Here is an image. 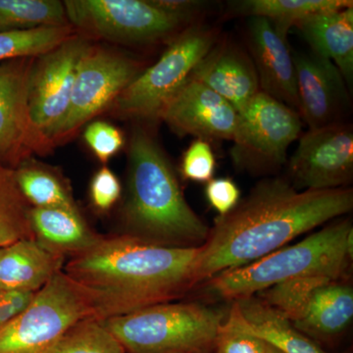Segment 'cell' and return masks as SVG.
<instances>
[{"instance_id":"obj_1","label":"cell","mask_w":353,"mask_h":353,"mask_svg":"<svg viewBox=\"0 0 353 353\" xmlns=\"http://www.w3.org/2000/svg\"><path fill=\"white\" fill-rule=\"evenodd\" d=\"M353 190H299L287 178L268 176L228 214L218 216L199 248L194 282L256 261L290 241L352 212Z\"/></svg>"},{"instance_id":"obj_2","label":"cell","mask_w":353,"mask_h":353,"mask_svg":"<svg viewBox=\"0 0 353 353\" xmlns=\"http://www.w3.org/2000/svg\"><path fill=\"white\" fill-rule=\"evenodd\" d=\"M199 248L157 245L122 234L102 236L69 259L64 273L92 292L97 319L105 320L185 296L196 285Z\"/></svg>"},{"instance_id":"obj_3","label":"cell","mask_w":353,"mask_h":353,"mask_svg":"<svg viewBox=\"0 0 353 353\" xmlns=\"http://www.w3.org/2000/svg\"><path fill=\"white\" fill-rule=\"evenodd\" d=\"M120 223L122 234L168 248H201L210 230L188 203L163 148L141 125L130 138Z\"/></svg>"},{"instance_id":"obj_4","label":"cell","mask_w":353,"mask_h":353,"mask_svg":"<svg viewBox=\"0 0 353 353\" xmlns=\"http://www.w3.org/2000/svg\"><path fill=\"white\" fill-rule=\"evenodd\" d=\"M352 238L348 218L334 220L296 245L218 274L203 287L212 296L236 301L294 279L326 276L339 281L352 257Z\"/></svg>"},{"instance_id":"obj_5","label":"cell","mask_w":353,"mask_h":353,"mask_svg":"<svg viewBox=\"0 0 353 353\" xmlns=\"http://www.w3.org/2000/svg\"><path fill=\"white\" fill-rule=\"evenodd\" d=\"M226 314L204 304L168 303L101 321L127 353H213Z\"/></svg>"},{"instance_id":"obj_6","label":"cell","mask_w":353,"mask_h":353,"mask_svg":"<svg viewBox=\"0 0 353 353\" xmlns=\"http://www.w3.org/2000/svg\"><path fill=\"white\" fill-rule=\"evenodd\" d=\"M219 38L218 30L202 21L190 26L171 41L152 66L118 95L110 105L114 113L139 122L159 121L165 105Z\"/></svg>"},{"instance_id":"obj_7","label":"cell","mask_w":353,"mask_h":353,"mask_svg":"<svg viewBox=\"0 0 353 353\" xmlns=\"http://www.w3.org/2000/svg\"><path fill=\"white\" fill-rule=\"evenodd\" d=\"M94 317L90 290L59 272L22 314L0 328V353H50L77 322Z\"/></svg>"},{"instance_id":"obj_8","label":"cell","mask_w":353,"mask_h":353,"mask_svg":"<svg viewBox=\"0 0 353 353\" xmlns=\"http://www.w3.org/2000/svg\"><path fill=\"white\" fill-rule=\"evenodd\" d=\"M301 131L303 120L296 110L259 92L238 112L232 162L250 175H275L287 165L288 150Z\"/></svg>"},{"instance_id":"obj_9","label":"cell","mask_w":353,"mask_h":353,"mask_svg":"<svg viewBox=\"0 0 353 353\" xmlns=\"http://www.w3.org/2000/svg\"><path fill=\"white\" fill-rule=\"evenodd\" d=\"M72 27L99 38L126 44H148L178 37L202 20L179 15L155 0H66Z\"/></svg>"},{"instance_id":"obj_10","label":"cell","mask_w":353,"mask_h":353,"mask_svg":"<svg viewBox=\"0 0 353 353\" xmlns=\"http://www.w3.org/2000/svg\"><path fill=\"white\" fill-rule=\"evenodd\" d=\"M139 74L141 67L136 60L90 46L79 63L68 110L51 131L48 143L69 137L111 105Z\"/></svg>"},{"instance_id":"obj_11","label":"cell","mask_w":353,"mask_h":353,"mask_svg":"<svg viewBox=\"0 0 353 353\" xmlns=\"http://www.w3.org/2000/svg\"><path fill=\"white\" fill-rule=\"evenodd\" d=\"M92 44L75 34L48 52L34 58L29 77L30 118L46 141L68 110L79 63Z\"/></svg>"},{"instance_id":"obj_12","label":"cell","mask_w":353,"mask_h":353,"mask_svg":"<svg viewBox=\"0 0 353 353\" xmlns=\"http://www.w3.org/2000/svg\"><path fill=\"white\" fill-rule=\"evenodd\" d=\"M288 163V180L299 190L347 188L353 178V129L341 122L301 134Z\"/></svg>"},{"instance_id":"obj_13","label":"cell","mask_w":353,"mask_h":353,"mask_svg":"<svg viewBox=\"0 0 353 353\" xmlns=\"http://www.w3.org/2000/svg\"><path fill=\"white\" fill-rule=\"evenodd\" d=\"M34 58H16L0 63V165L16 169L32 150L48 143L30 118L29 77Z\"/></svg>"},{"instance_id":"obj_14","label":"cell","mask_w":353,"mask_h":353,"mask_svg":"<svg viewBox=\"0 0 353 353\" xmlns=\"http://www.w3.org/2000/svg\"><path fill=\"white\" fill-rule=\"evenodd\" d=\"M238 111L203 83L188 80L165 105L159 120L179 136L208 141H232Z\"/></svg>"},{"instance_id":"obj_15","label":"cell","mask_w":353,"mask_h":353,"mask_svg":"<svg viewBox=\"0 0 353 353\" xmlns=\"http://www.w3.org/2000/svg\"><path fill=\"white\" fill-rule=\"evenodd\" d=\"M292 58L301 120L309 129L343 122V114L350 108V94L340 70L311 51L296 53Z\"/></svg>"},{"instance_id":"obj_16","label":"cell","mask_w":353,"mask_h":353,"mask_svg":"<svg viewBox=\"0 0 353 353\" xmlns=\"http://www.w3.org/2000/svg\"><path fill=\"white\" fill-rule=\"evenodd\" d=\"M246 38L260 90L299 113L296 68L288 41L261 17L250 18Z\"/></svg>"},{"instance_id":"obj_17","label":"cell","mask_w":353,"mask_h":353,"mask_svg":"<svg viewBox=\"0 0 353 353\" xmlns=\"http://www.w3.org/2000/svg\"><path fill=\"white\" fill-rule=\"evenodd\" d=\"M190 80L203 83L238 112L261 92L250 53L232 39L219 38L196 65Z\"/></svg>"},{"instance_id":"obj_18","label":"cell","mask_w":353,"mask_h":353,"mask_svg":"<svg viewBox=\"0 0 353 353\" xmlns=\"http://www.w3.org/2000/svg\"><path fill=\"white\" fill-rule=\"evenodd\" d=\"M65 260L48 252L34 239L0 246V292H39L63 271Z\"/></svg>"},{"instance_id":"obj_19","label":"cell","mask_w":353,"mask_h":353,"mask_svg":"<svg viewBox=\"0 0 353 353\" xmlns=\"http://www.w3.org/2000/svg\"><path fill=\"white\" fill-rule=\"evenodd\" d=\"M30 224L34 240L65 259L90 250L102 238L90 227L80 209L32 208Z\"/></svg>"},{"instance_id":"obj_20","label":"cell","mask_w":353,"mask_h":353,"mask_svg":"<svg viewBox=\"0 0 353 353\" xmlns=\"http://www.w3.org/2000/svg\"><path fill=\"white\" fill-rule=\"evenodd\" d=\"M311 52L336 65L347 87L353 82V6L314 14L296 25Z\"/></svg>"},{"instance_id":"obj_21","label":"cell","mask_w":353,"mask_h":353,"mask_svg":"<svg viewBox=\"0 0 353 353\" xmlns=\"http://www.w3.org/2000/svg\"><path fill=\"white\" fill-rule=\"evenodd\" d=\"M352 317V288L336 281L317 290L305 314L294 326L318 343L343 334Z\"/></svg>"},{"instance_id":"obj_22","label":"cell","mask_w":353,"mask_h":353,"mask_svg":"<svg viewBox=\"0 0 353 353\" xmlns=\"http://www.w3.org/2000/svg\"><path fill=\"white\" fill-rule=\"evenodd\" d=\"M248 326L265 343L283 353H328L259 296L236 301Z\"/></svg>"},{"instance_id":"obj_23","label":"cell","mask_w":353,"mask_h":353,"mask_svg":"<svg viewBox=\"0 0 353 353\" xmlns=\"http://www.w3.org/2000/svg\"><path fill=\"white\" fill-rule=\"evenodd\" d=\"M353 6L350 0H241L230 4L231 15L265 18L279 36L287 41L292 27L314 14Z\"/></svg>"},{"instance_id":"obj_24","label":"cell","mask_w":353,"mask_h":353,"mask_svg":"<svg viewBox=\"0 0 353 353\" xmlns=\"http://www.w3.org/2000/svg\"><path fill=\"white\" fill-rule=\"evenodd\" d=\"M15 170L16 181L32 208L80 209L64 176L34 160H24Z\"/></svg>"},{"instance_id":"obj_25","label":"cell","mask_w":353,"mask_h":353,"mask_svg":"<svg viewBox=\"0 0 353 353\" xmlns=\"http://www.w3.org/2000/svg\"><path fill=\"white\" fill-rule=\"evenodd\" d=\"M70 25L63 2L0 0V32L27 31Z\"/></svg>"},{"instance_id":"obj_26","label":"cell","mask_w":353,"mask_h":353,"mask_svg":"<svg viewBox=\"0 0 353 353\" xmlns=\"http://www.w3.org/2000/svg\"><path fill=\"white\" fill-rule=\"evenodd\" d=\"M28 203L16 181L15 170L0 165V246L34 239Z\"/></svg>"},{"instance_id":"obj_27","label":"cell","mask_w":353,"mask_h":353,"mask_svg":"<svg viewBox=\"0 0 353 353\" xmlns=\"http://www.w3.org/2000/svg\"><path fill=\"white\" fill-rule=\"evenodd\" d=\"M336 282L326 276H309L285 281L262 290L255 296L294 324L303 317L317 290Z\"/></svg>"},{"instance_id":"obj_28","label":"cell","mask_w":353,"mask_h":353,"mask_svg":"<svg viewBox=\"0 0 353 353\" xmlns=\"http://www.w3.org/2000/svg\"><path fill=\"white\" fill-rule=\"evenodd\" d=\"M75 34L71 25L0 32V63L16 58L38 57Z\"/></svg>"},{"instance_id":"obj_29","label":"cell","mask_w":353,"mask_h":353,"mask_svg":"<svg viewBox=\"0 0 353 353\" xmlns=\"http://www.w3.org/2000/svg\"><path fill=\"white\" fill-rule=\"evenodd\" d=\"M50 353H127L101 320L85 318L77 322Z\"/></svg>"},{"instance_id":"obj_30","label":"cell","mask_w":353,"mask_h":353,"mask_svg":"<svg viewBox=\"0 0 353 353\" xmlns=\"http://www.w3.org/2000/svg\"><path fill=\"white\" fill-rule=\"evenodd\" d=\"M266 343L248 326L240 305L232 301L216 338L213 353H265Z\"/></svg>"},{"instance_id":"obj_31","label":"cell","mask_w":353,"mask_h":353,"mask_svg":"<svg viewBox=\"0 0 353 353\" xmlns=\"http://www.w3.org/2000/svg\"><path fill=\"white\" fill-rule=\"evenodd\" d=\"M216 159L210 143L196 139L183 155L181 174L185 180L205 183L212 180Z\"/></svg>"},{"instance_id":"obj_32","label":"cell","mask_w":353,"mask_h":353,"mask_svg":"<svg viewBox=\"0 0 353 353\" xmlns=\"http://www.w3.org/2000/svg\"><path fill=\"white\" fill-rule=\"evenodd\" d=\"M83 139L95 157L106 163L122 150L125 139L118 128L103 121L90 123L83 132Z\"/></svg>"},{"instance_id":"obj_33","label":"cell","mask_w":353,"mask_h":353,"mask_svg":"<svg viewBox=\"0 0 353 353\" xmlns=\"http://www.w3.org/2000/svg\"><path fill=\"white\" fill-rule=\"evenodd\" d=\"M122 194V185L118 176L108 167L103 166L92 176L90 199L95 210L106 212L117 203Z\"/></svg>"},{"instance_id":"obj_34","label":"cell","mask_w":353,"mask_h":353,"mask_svg":"<svg viewBox=\"0 0 353 353\" xmlns=\"http://www.w3.org/2000/svg\"><path fill=\"white\" fill-rule=\"evenodd\" d=\"M205 196L211 208L224 216L241 201V190L232 179H212L206 185Z\"/></svg>"},{"instance_id":"obj_35","label":"cell","mask_w":353,"mask_h":353,"mask_svg":"<svg viewBox=\"0 0 353 353\" xmlns=\"http://www.w3.org/2000/svg\"><path fill=\"white\" fill-rule=\"evenodd\" d=\"M36 294L25 290L0 292V328L22 314L34 301Z\"/></svg>"},{"instance_id":"obj_36","label":"cell","mask_w":353,"mask_h":353,"mask_svg":"<svg viewBox=\"0 0 353 353\" xmlns=\"http://www.w3.org/2000/svg\"><path fill=\"white\" fill-rule=\"evenodd\" d=\"M265 353H283L281 352L280 350H278L277 348L272 347V345L266 343V347H265Z\"/></svg>"},{"instance_id":"obj_37","label":"cell","mask_w":353,"mask_h":353,"mask_svg":"<svg viewBox=\"0 0 353 353\" xmlns=\"http://www.w3.org/2000/svg\"><path fill=\"white\" fill-rule=\"evenodd\" d=\"M172 353H183V352H172Z\"/></svg>"}]
</instances>
